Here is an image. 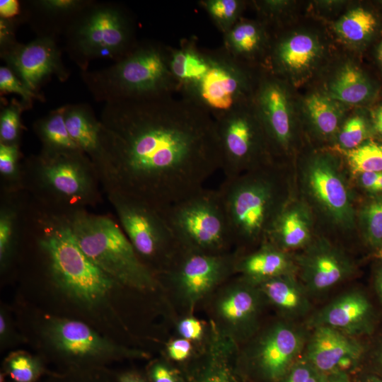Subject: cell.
<instances>
[{
    "instance_id": "816d5d0a",
    "label": "cell",
    "mask_w": 382,
    "mask_h": 382,
    "mask_svg": "<svg viewBox=\"0 0 382 382\" xmlns=\"http://www.w3.org/2000/svg\"><path fill=\"white\" fill-rule=\"evenodd\" d=\"M203 382H232L226 369H221L209 374Z\"/></svg>"
},
{
    "instance_id": "2e32d148",
    "label": "cell",
    "mask_w": 382,
    "mask_h": 382,
    "mask_svg": "<svg viewBox=\"0 0 382 382\" xmlns=\"http://www.w3.org/2000/svg\"><path fill=\"white\" fill-rule=\"evenodd\" d=\"M322 41L310 32L299 31L271 39L264 68L283 80L300 84L322 59Z\"/></svg>"
},
{
    "instance_id": "f6af8a7d",
    "label": "cell",
    "mask_w": 382,
    "mask_h": 382,
    "mask_svg": "<svg viewBox=\"0 0 382 382\" xmlns=\"http://www.w3.org/2000/svg\"><path fill=\"white\" fill-rule=\"evenodd\" d=\"M178 331L183 338L188 340H196L201 337L203 333V327L198 320L187 318L179 323Z\"/></svg>"
},
{
    "instance_id": "7a4b0ae2",
    "label": "cell",
    "mask_w": 382,
    "mask_h": 382,
    "mask_svg": "<svg viewBox=\"0 0 382 382\" xmlns=\"http://www.w3.org/2000/svg\"><path fill=\"white\" fill-rule=\"evenodd\" d=\"M21 244L33 252L40 271L52 286L85 307L100 304L120 286L81 250L66 216L28 195Z\"/></svg>"
},
{
    "instance_id": "8fae6325",
    "label": "cell",
    "mask_w": 382,
    "mask_h": 382,
    "mask_svg": "<svg viewBox=\"0 0 382 382\" xmlns=\"http://www.w3.org/2000/svg\"><path fill=\"white\" fill-rule=\"evenodd\" d=\"M209 66L203 77L180 96L208 112L214 119L251 101L259 74L230 57L222 47L209 50Z\"/></svg>"
},
{
    "instance_id": "f1b7e54d",
    "label": "cell",
    "mask_w": 382,
    "mask_h": 382,
    "mask_svg": "<svg viewBox=\"0 0 382 382\" xmlns=\"http://www.w3.org/2000/svg\"><path fill=\"white\" fill-rule=\"evenodd\" d=\"M259 284L269 300L287 314L298 316L308 311L311 304L308 291L291 274L278 276Z\"/></svg>"
},
{
    "instance_id": "836d02e7",
    "label": "cell",
    "mask_w": 382,
    "mask_h": 382,
    "mask_svg": "<svg viewBox=\"0 0 382 382\" xmlns=\"http://www.w3.org/2000/svg\"><path fill=\"white\" fill-rule=\"evenodd\" d=\"M339 103L325 94L312 93L303 102V110L314 129L321 135L335 134L342 120Z\"/></svg>"
},
{
    "instance_id": "8992f818",
    "label": "cell",
    "mask_w": 382,
    "mask_h": 382,
    "mask_svg": "<svg viewBox=\"0 0 382 382\" xmlns=\"http://www.w3.org/2000/svg\"><path fill=\"white\" fill-rule=\"evenodd\" d=\"M64 50L81 71L97 59L115 62L137 45L133 15L121 4L89 0L66 29Z\"/></svg>"
},
{
    "instance_id": "ab89813d",
    "label": "cell",
    "mask_w": 382,
    "mask_h": 382,
    "mask_svg": "<svg viewBox=\"0 0 382 382\" xmlns=\"http://www.w3.org/2000/svg\"><path fill=\"white\" fill-rule=\"evenodd\" d=\"M0 93L1 96L7 93L18 95L27 110L32 108L34 101L44 102L45 99L42 93L30 90L6 66L0 67Z\"/></svg>"
},
{
    "instance_id": "f35d334b",
    "label": "cell",
    "mask_w": 382,
    "mask_h": 382,
    "mask_svg": "<svg viewBox=\"0 0 382 382\" xmlns=\"http://www.w3.org/2000/svg\"><path fill=\"white\" fill-rule=\"evenodd\" d=\"M347 162L354 173L382 172V144L374 141L346 151Z\"/></svg>"
},
{
    "instance_id": "7dc6e473",
    "label": "cell",
    "mask_w": 382,
    "mask_h": 382,
    "mask_svg": "<svg viewBox=\"0 0 382 382\" xmlns=\"http://www.w3.org/2000/svg\"><path fill=\"white\" fill-rule=\"evenodd\" d=\"M191 349V342L185 338L175 340L168 347L169 357L175 361L185 359L190 355Z\"/></svg>"
},
{
    "instance_id": "94428289",
    "label": "cell",
    "mask_w": 382,
    "mask_h": 382,
    "mask_svg": "<svg viewBox=\"0 0 382 382\" xmlns=\"http://www.w3.org/2000/svg\"><path fill=\"white\" fill-rule=\"evenodd\" d=\"M378 360H379L380 364L382 366V347H381V349L380 350V352H379Z\"/></svg>"
},
{
    "instance_id": "f546056e",
    "label": "cell",
    "mask_w": 382,
    "mask_h": 382,
    "mask_svg": "<svg viewBox=\"0 0 382 382\" xmlns=\"http://www.w3.org/2000/svg\"><path fill=\"white\" fill-rule=\"evenodd\" d=\"M33 129L40 141V151L43 153L62 154L81 151L67 130L63 106L36 120L33 124Z\"/></svg>"
},
{
    "instance_id": "1f68e13d",
    "label": "cell",
    "mask_w": 382,
    "mask_h": 382,
    "mask_svg": "<svg viewBox=\"0 0 382 382\" xmlns=\"http://www.w3.org/2000/svg\"><path fill=\"white\" fill-rule=\"evenodd\" d=\"M378 25L376 16L364 7L348 11L335 23L334 29L343 42L361 45L371 39Z\"/></svg>"
},
{
    "instance_id": "ba28073f",
    "label": "cell",
    "mask_w": 382,
    "mask_h": 382,
    "mask_svg": "<svg viewBox=\"0 0 382 382\" xmlns=\"http://www.w3.org/2000/svg\"><path fill=\"white\" fill-rule=\"evenodd\" d=\"M161 212L182 250L224 254L233 243L218 190L203 187Z\"/></svg>"
},
{
    "instance_id": "83f0119b",
    "label": "cell",
    "mask_w": 382,
    "mask_h": 382,
    "mask_svg": "<svg viewBox=\"0 0 382 382\" xmlns=\"http://www.w3.org/2000/svg\"><path fill=\"white\" fill-rule=\"evenodd\" d=\"M323 93L339 103L355 105L369 100L374 87L359 67L345 63L330 78Z\"/></svg>"
},
{
    "instance_id": "30bf717a",
    "label": "cell",
    "mask_w": 382,
    "mask_h": 382,
    "mask_svg": "<svg viewBox=\"0 0 382 382\" xmlns=\"http://www.w3.org/2000/svg\"><path fill=\"white\" fill-rule=\"evenodd\" d=\"M214 120L225 178L260 169L272 151L253 100Z\"/></svg>"
},
{
    "instance_id": "484cf974",
    "label": "cell",
    "mask_w": 382,
    "mask_h": 382,
    "mask_svg": "<svg viewBox=\"0 0 382 382\" xmlns=\"http://www.w3.org/2000/svg\"><path fill=\"white\" fill-rule=\"evenodd\" d=\"M168 60L180 93L196 84L205 74L209 66V50L199 48L195 39H185L179 47H169Z\"/></svg>"
},
{
    "instance_id": "91938a15",
    "label": "cell",
    "mask_w": 382,
    "mask_h": 382,
    "mask_svg": "<svg viewBox=\"0 0 382 382\" xmlns=\"http://www.w3.org/2000/svg\"><path fill=\"white\" fill-rule=\"evenodd\" d=\"M378 55V59H379L381 64H382V42L379 46Z\"/></svg>"
},
{
    "instance_id": "680465c9",
    "label": "cell",
    "mask_w": 382,
    "mask_h": 382,
    "mask_svg": "<svg viewBox=\"0 0 382 382\" xmlns=\"http://www.w3.org/2000/svg\"><path fill=\"white\" fill-rule=\"evenodd\" d=\"M364 382H382V378L375 376H368L364 380Z\"/></svg>"
},
{
    "instance_id": "e0dca14e",
    "label": "cell",
    "mask_w": 382,
    "mask_h": 382,
    "mask_svg": "<svg viewBox=\"0 0 382 382\" xmlns=\"http://www.w3.org/2000/svg\"><path fill=\"white\" fill-rule=\"evenodd\" d=\"M364 352L353 337L328 326H316L306 346L305 359L320 374L343 371L355 365Z\"/></svg>"
},
{
    "instance_id": "603a6c76",
    "label": "cell",
    "mask_w": 382,
    "mask_h": 382,
    "mask_svg": "<svg viewBox=\"0 0 382 382\" xmlns=\"http://www.w3.org/2000/svg\"><path fill=\"white\" fill-rule=\"evenodd\" d=\"M223 39L222 49L235 60L254 69L265 66L271 37L262 21L241 18Z\"/></svg>"
},
{
    "instance_id": "b9f144b4",
    "label": "cell",
    "mask_w": 382,
    "mask_h": 382,
    "mask_svg": "<svg viewBox=\"0 0 382 382\" xmlns=\"http://www.w3.org/2000/svg\"><path fill=\"white\" fill-rule=\"evenodd\" d=\"M362 219L367 238L372 245L382 242V199L374 200L366 205Z\"/></svg>"
},
{
    "instance_id": "5bb4252c",
    "label": "cell",
    "mask_w": 382,
    "mask_h": 382,
    "mask_svg": "<svg viewBox=\"0 0 382 382\" xmlns=\"http://www.w3.org/2000/svg\"><path fill=\"white\" fill-rule=\"evenodd\" d=\"M253 103L271 151H286L292 141L294 117L291 97L284 80L262 68Z\"/></svg>"
},
{
    "instance_id": "60d3db41",
    "label": "cell",
    "mask_w": 382,
    "mask_h": 382,
    "mask_svg": "<svg viewBox=\"0 0 382 382\" xmlns=\"http://www.w3.org/2000/svg\"><path fill=\"white\" fill-rule=\"evenodd\" d=\"M365 120L359 115L349 118L343 125L338 137L340 146L347 150L361 145L366 136Z\"/></svg>"
},
{
    "instance_id": "db71d44e",
    "label": "cell",
    "mask_w": 382,
    "mask_h": 382,
    "mask_svg": "<svg viewBox=\"0 0 382 382\" xmlns=\"http://www.w3.org/2000/svg\"><path fill=\"white\" fill-rule=\"evenodd\" d=\"M117 382H146V381L138 374L127 372L117 378Z\"/></svg>"
},
{
    "instance_id": "7c38bea8",
    "label": "cell",
    "mask_w": 382,
    "mask_h": 382,
    "mask_svg": "<svg viewBox=\"0 0 382 382\" xmlns=\"http://www.w3.org/2000/svg\"><path fill=\"white\" fill-rule=\"evenodd\" d=\"M42 334L51 352L69 367L68 371L102 368L113 360L145 355L114 343L77 320L50 318Z\"/></svg>"
},
{
    "instance_id": "d590c367",
    "label": "cell",
    "mask_w": 382,
    "mask_h": 382,
    "mask_svg": "<svg viewBox=\"0 0 382 382\" xmlns=\"http://www.w3.org/2000/svg\"><path fill=\"white\" fill-rule=\"evenodd\" d=\"M4 369L13 382H36L46 373L42 361L25 352L11 354L4 363Z\"/></svg>"
},
{
    "instance_id": "9f6ffc18",
    "label": "cell",
    "mask_w": 382,
    "mask_h": 382,
    "mask_svg": "<svg viewBox=\"0 0 382 382\" xmlns=\"http://www.w3.org/2000/svg\"><path fill=\"white\" fill-rule=\"evenodd\" d=\"M376 286L382 301V267L378 270L376 276Z\"/></svg>"
},
{
    "instance_id": "11a10c76",
    "label": "cell",
    "mask_w": 382,
    "mask_h": 382,
    "mask_svg": "<svg viewBox=\"0 0 382 382\" xmlns=\"http://www.w3.org/2000/svg\"><path fill=\"white\" fill-rule=\"evenodd\" d=\"M374 122L376 129L382 135V105L376 110Z\"/></svg>"
},
{
    "instance_id": "d4e9b609",
    "label": "cell",
    "mask_w": 382,
    "mask_h": 382,
    "mask_svg": "<svg viewBox=\"0 0 382 382\" xmlns=\"http://www.w3.org/2000/svg\"><path fill=\"white\" fill-rule=\"evenodd\" d=\"M63 107L65 125L71 137L98 173L103 160L100 119L87 103L66 104Z\"/></svg>"
},
{
    "instance_id": "ac0fdd59",
    "label": "cell",
    "mask_w": 382,
    "mask_h": 382,
    "mask_svg": "<svg viewBox=\"0 0 382 382\" xmlns=\"http://www.w3.org/2000/svg\"><path fill=\"white\" fill-rule=\"evenodd\" d=\"M304 345V337L296 328L279 323L262 337L255 353L256 364L271 381L283 378L295 364Z\"/></svg>"
},
{
    "instance_id": "d6a6232c",
    "label": "cell",
    "mask_w": 382,
    "mask_h": 382,
    "mask_svg": "<svg viewBox=\"0 0 382 382\" xmlns=\"http://www.w3.org/2000/svg\"><path fill=\"white\" fill-rule=\"evenodd\" d=\"M253 284L236 286L221 299L219 311L224 320L241 325L254 318L258 308V295Z\"/></svg>"
},
{
    "instance_id": "4fadbf2b",
    "label": "cell",
    "mask_w": 382,
    "mask_h": 382,
    "mask_svg": "<svg viewBox=\"0 0 382 382\" xmlns=\"http://www.w3.org/2000/svg\"><path fill=\"white\" fill-rule=\"evenodd\" d=\"M0 56L6 66L37 93H41V88L52 77L64 82L70 75L57 40L52 37H37L26 44L17 41L0 50Z\"/></svg>"
},
{
    "instance_id": "d6986e66",
    "label": "cell",
    "mask_w": 382,
    "mask_h": 382,
    "mask_svg": "<svg viewBox=\"0 0 382 382\" xmlns=\"http://www.w3.org/2000/svg\"><path fill=\"white\" fill-rule=\"evenodd\" d=\"M307 182L318 202L337 222L350 224L352 209L345 185L327 156L313 158L307 169Z\"/></svg>"
},
{
    "instance_id": "ee69618b",
    "label": "cell",
    "mask_w": 382,
    "mask_h": 382,
    "mask_svg": "<svg viewBox=\"0 0 382 382\" xmlns=\"http://www.w3.org/2000/svg\"><path fill=\"white\" fill-rule=\"evenodd\" d=\"M283 379V382H320L321 374L304 358L296 361Z\"/></svg>"
},
{
    "instance_id": "cb8c5ba5",
    "label": "cell",
    "mask_w": 382,
    "mask_h": 382,
    "mask_svg": "<svg viewBox=\"0 0 382 382\" xmlns=\"http://www.w3.org/2000/svg\"><path fill=\"white\" fill-rule=\"evenodd\" d=\"M28 195L25 192L1 193L0 269L8 272L20 255Z\"/></svg>"
},
{
    "instance_id": "681fc988",
    "label": "cell",
    "mask_w": 382,
    "mask_h": 382,
    "mask_svg": "<svg viewBox=\"0 0 382 382\" xmlns=\"http://www.w3.org/2000/svg\"><path fill=\"white\" fill-rule=\"evenodd\" d=\"M22 14L21 1L16 0L0 1V18H14Z\"/></svg>"
},
{
    "instance_id": "e575fe53",
    "label": "cell",
    "mask_w": 382,
    "mask_h": 382,
    "mask_svg": "<svg viewBox=\"0 0 382 382\" xmlns=\"http://www.w3.org/2000/svg\"><path fill=\"white\" fill-rule=\"evenodd\" d=\"M21 152L19 144L0 143V192H24Z\"/></svg>"
},
{
    "instance_id": "6f0895ef",
    "label": "cell",
    "mask_w": 382,
    "mask_h": 382,
    "mask_svg": "<svg viewBox=\"0 0 382 382\" xmlns=\"http://www.w3.org/2000/svg\"><path fill=\"white\" fill-rule=\"evenodd\" d=\"M372 192H380L382 191V172L380 177L378 178L376 183L371 190Z\"/></svg>"
},
{
    "instance_id": "bcb514c9",
    "label": "cell",
    "mask_w": 382,
    "mask_h": 382,
    "mask_svg": "<svg viewBox=\"0 0 382 382\" xmlns=\"http://www.w3.org/2000/svg\"><path fill=\"white\" fill-rule=\"evenodd\" d=\"M16 334L14 331L10 317L3 308L0 311V342L3 347L9 346L16 340Z\"/></svg>"
},
{
    "instance_id": "f5cc1de1",
    "label": "cell",
    "mask_w": 382,
    "mask_h": 382,
    "mask_svg": "<svg viewBox=\"0 0 382 382\" xmlns=\"http://www.w3.org/2000/svg\"><path fill=\"white\" fill-rule=\"evenodd\" d=\"M381 173V172H369L361 174V183L362 186L366 190L371 191L380 177Z\"/></svg>"
},
{
    "instance_id": "9c48e42d",
    "label": "cell",
    "mask_w": 382,
    "mask_h": 382,
    "mask_svg": "<svg viewBox=\"0 0 382 382\" xmlns=\"http://www.w3.org/2000/svg\"><path fill=\"white\" fill-rule=\"evenodd\" d=\"M106 195L140 260L156 277L160 270H166L181 248L162 212L122 193Z\"/></svg>"
},
{
    "instance_id": "6da1fadb",
    "label": "cell",
    "mask_w": 382,
    "mask_h": 382,
    "mask_svg": "<svg viewBox=\"0 0 382 382\" xmlns=\"http://www.w3.org/2000/svg\"><path fill=\"white\" fill-rule=\"evenodd\" d=\"M175 94L105 103L98 174L105 193H122L161 211L203 188L221 169L213 117Z\"/></svg>"
},
{
    "instance_id": "7bdbcfd3",
    "label": "cell",
    "mask_w": 382,
    "mask_h": 382,
    "mask_svg": "<svg viewBox=\"0 0 382 382\" xmlns=\"http://www.w3.org/2000/svg\"><path fill=\"white\" fill-rule=\"evenodd\" d=\"M44 382H112L111 376L102 368L70 370L54 375Z\"/></svg>"
},
{
    "instance_id": "5b68a950",
    "label": "cell",
    "mask_w": 382,
    "mask_h": 382,
    "mask_svg": "<svg viewBox=\"0 0 382 382\" xmlns=\"http://www.w3.org/2000/svg\"><path fill=\"white\" fill-rule=\"evenodd\" d=\"M64 216L81 250L120 286L156 289L157 277L140 260L119 222L87 210Z\"/></svg>"
},
{
    "instance_id": "74e56055",
    "label": "cell",
    "mask_w": 382,
    "mask_h": 382,
    "mask_svg": "<svg viewBox=\"0 0 382 382\" xmlns=\"http://www.w3.org/2000/svg\"><path fill=\"white\" fill-rule=\"evenodd\" d=\"M0 112V143L19 144L23 130L21 115L27 108L21 100L12 98L3 104Z\"/></svg>"
},
{
    "instance_id": "4dcf8cb0",
    "label": "cell",
    "mask_w": 382,
    "mask_h": 382,
    "mask_svg": "<svg viewBox=\"0 0 382 382\" xmlns=\"http://www.w3.org/2000/svg\"><path fill=\"white\" fill-rule=\"evenodd\" d=\"M267 236L272 245L291 249L305 244L309 237L308 224L298 209L281 210L274 219Z\"/></svg>"
},
{
    "instance_id": "8d00e7d4",
    "label": "cell",
    "mask_w": 382,
    "mask_h": 382,
    "mask_svg": "<svg viewBox=\"0 0 382 382\" xmlns=\"http://www.w3.org/2000/svg\"><path fill=\"white\" fill-rule=\"evenodd\" d=\"M198 4L207 12L217 29L224 35L242 18L246 1L201 0Z\"/></svg>"
},
{
    "instance_id": "277c9868",
    "label": "cell",
    "mask_w": 382,
    "mask_h": 382,
    "mask_svg": "<svg viewBox=\"0 0 382 382\" xmlns=\"http://www.w3.org/2000/svg\"><path fill=\"white\" fill-rule=\"evenodd\" d=\"M169 47L151 40L139 42L110 66L81 71L95 100L105 103L131 98L178 93L168 60Z\"/></svg>"
},
{
    "instance_id": "7402d4cb",
    "label": "cell",
    "mask_w": 382,
    "mask_h": 382,
    "mask_svg": "<svg viewBox=\"0 0 382 382\" xmlns=\"http://www.w3.org/2000/svg\"><path fill=\"white\" fill-rule=\"evenodd\" d=\"M89 0H30L21 1L22 16L37 37L58 39Z\"/></svg>"
},
{
    "instance_id": "f907efd6",
    "label": "cell",
    "mask_w": 382,
    "mask_h": 382,
    "mask_svg": "<svg viewBox=\"0 0 382 382\" xmlns=\"http://www.w3.org/2000/svg\"><path fill=\"white\" fill-rule=\"evenodd\" d=\"M320 382H350V381L345 371L339 370L321 374Z\"/></svg>"
},
{
    "instance_id": "ffe728a7",
    "label": "cell",
    "mask_w": 382,
    "mask_h": 382,
    "mask_svg": "<svg viewBox=\"0 0 382 382\" xmlns=\"http://www.w3.org/2000/svg\"><path fill=\"white\" fill-rule=\"evenodd\" d=\"M371 311V304L361 292L349 291L319 310L308 323L313 328L328 326L353 337L369 330Z\"/></svg>"
},
{
    "instance_id": "3957f363",
    "label": "cell",
    "mask_w": 382,
    "mask_h": 382,
    "mask_svg": "<svg viewBox=\"0 0 382 382\" xmlns=\"http://www.w3.org/2000/svg\"><path fill=\"white\" fill-rule=\"evenodd\" d=\"M23 191L56 213L67 215L102 201L97 170L82 151L45 154L22 161Z\"/></svg>"
},
{
    "instance_id": "44dd1931",
    "label": "cell",
    "mask_w": 382,
    "mask_h": 382,
    "mask_svg": "<svg viewBox=\"0 0 382 382\" xmlns=\"http://www.w3.org/2000/svg\"><path fill=\"white\" fill-rule=\"evenodd\" d=\"M301 277L308 293H321L350 275L352 267L340 252L326 244L315 245L300 258Z\"/></svg>"
},
{
    "instance_id": "c3c4849f",
    "label": "cell",
    "mask_w": 382,
    "mask_h": 382,
    "mask_svg": "<svg viewBox=\"0 0 382 382\" xmlns=\"http://www.w3.org/2000/svg\"><path fill=\"white\" fill-rule=\"evenodd\" d=\"M151 382H177L173 371L161 363L155 364L150 370Z\"/></svg>"
},
{
    "instance_id": "9a60e30c",
    "label": "cell",
    "mask_w": 382,
    "mask_h": 382,
    "mask_svg": "<svg viewBox=\"0 0 382 382\" xmlns=\"http://www.w3.org/2000/svg\"><path fill=\"white\" fill-rule=\"evenodd\" d=\"M236 260L226 253L210 254L181 249L166 270L187 299L195 302L235 270Z\"/></svg>"
},
{
    "instance_id": "52a82bcc",
    "label": "cell",
    "mask_w": 382,
    "mask_h": 382,
    "mask_svg": "<svg viewBox=\"0 0 382 382\" xmlns=\"http://www.w3.org/2000/svg\"><path fill=\"white\" fill-rule=\"evenodd\" d=\"M260 169L225 178L219 187L233 243L255 242L268 231L279 212L272 177Z\"/></svg>"
},
{
    "instance_id": "4316f807",
    "label": "cell",
    "mask_w": 382,
    "mask_h": 382,
    "mask_svg": "<svg viewBox=\"0 0 382 382\" xmlns=\"http://www.w3.org/2000/svg\"><path fill=\"white\" fill-rule=\"evenodd\" d=\"M291 262L287 255L272 244H265L249 255L236 260L235 271L243 274L246 281L257 284L290 274Z\"/></svg>"
}]
</instances>
